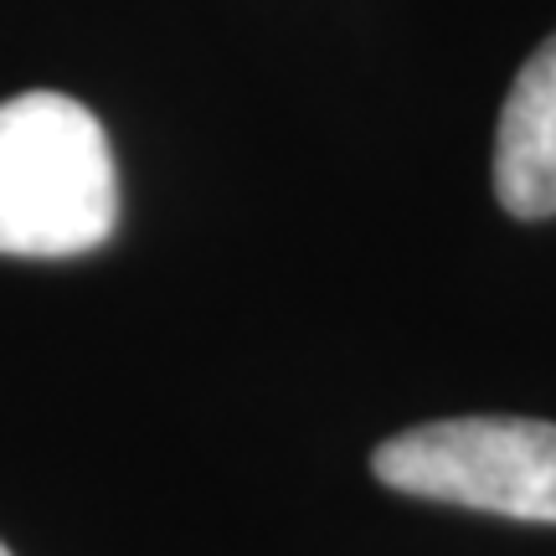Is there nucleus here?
I'll use <instances>...</instances> for the list:
<instances>
[{
	"mask_svg": "<svg viewBox=\"0 0 556 556\" xmlns=\"http://www.w3.org/2000/svg\"><path fill=\"white\" fill-rule=\"evenodd\" d=\"M119 170L103 124L67 93L0 103V253L73 258L109 242Z\"/></svg>",
	"mask_w": 556,
	"mask_h": 556,
	"instance_id": "f257e3e1",
	"label": "nucleus"
},
{
	"mask_svg": "<svg viewBox=\"0 0 556 556\" xmlns=\"http://www.w3.org/2000/svg\"><path fill=\"white\" fill-rule=\"evenodd\" d=\"M387 490L490 516L556 526V422L536 417H443L387 438L371 454Z\"/></svg>",
	"mask_w": 556,
	"mask_h": 556,
	"instance_id": "f03ea898",
	"label": "nucleus"
},
{
	"mask_svg": "<svg viewBox=\"0 0 556 556\" xmlns=\"http://www.w3.org/2000/svg\"><path fill=\"white\" fill-rule=\"evenodd\" d=\"M495 191L510 217H556V31L531 52L500 109Z\"/></svg>",
	"mask_w": 556,
	"mask_h": 556,
	"instance_id": "7ed1b4c3",
	"label": "nucleus"
},
{
	"mask_svg": "<svg viewBox=\"0 0 556 556\" xmlns=\"http://www.w3.org/2000/svg\"><path fill=\"white\" fill-rule=\"evenodd\" d=\"M0 556H11V552H5V546H0Z\"/></svg>",
	"mask_w": 556,
	"mask_h": 556,
	"instance_id": "20e7f679",
	"label": "nucleus"
}]
</instances>
